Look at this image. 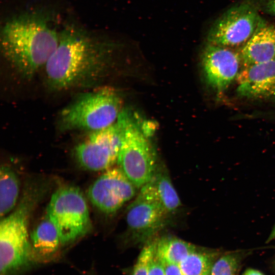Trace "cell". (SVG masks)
<instances>
[{"label":"cell","mask_w":275,"mask_h":275,"mask_svg":"<svg viewBox=\"0 0 275 275\" xmlns=\"http://www.w3.org/2000/svg\"><path fill=\"white\" fill-rule=\"evenodd\" d=\"M113 49L109 41L75 24L66 25L44 67L47 88L56 92L94 88L105 76Z\"/></svg>","instance_id":"cell-1"},{"label":"cell","mask_w":275,"mask_h":275,"mask_svg":"<svg viewBox=\"0 0 275 275\" xmlns=\"http://www.w3.org/2000/svg\"><path fill=\"white\" fill-rule=\"evenodd\" d=\"M50 16L41 9L29 10L9 18L1 30L2 54L24 79L44 68L58 46L60 32Z\"/></svg>","instance_id":"cell-2"},{"label":"cell","mask_w":275,"mask_h":275,"mask_svg":"<svg viewBox=\"0 0 275 275\" xmlns=\"http://www.w3.org/2000/svg\"><path fill=\"white\" fill-rule=\"evenodd\" d=\"M122 107V99L114 88H96L79 94L62 109L58 127L63 132L102 129L117 122Z\"/></svg>","instance_id":"cell-3"},{"label":"cell","mask_w":275,"mask_h":275,"mask_svg":"<svg viewBox=\"0 0 275 275\" xmlns=\"http://www.w3.org/2000/svg\"><path fill=\"white\" fill-rule=\"evenodd\" d=\"M117 122L121 130L118 167L137 188H141L152 180L158 165L150 141L152 130L126 110L122 111Z\"/></svg>","instance_id":"cell-4"},{"label":"cell","mask_w":275,"mask_h":275,"mask_svg":"<svg viewBox=\"0 0 275 275\" xmlns=\"http://www.w3.org/2000/svg\"><path fill=\"white\" fill-rule=\"evenodd\" d=\"M0 223V273L11 275L30 263L32 250L28 230L31 202L26 200Z\"/></svg>","instance_id":"cell-5"},{"label":"cell","mask_w":275,"mask_h":275,"mask_svg":"<svg viewBox=\"0 0 275 275\" xmlns=\"http://www.w3.org/2000/svg\"><path fill=\"white\" fill-rule=\"evenodd\" d=\"M47 215L58 230L62 244L77 240L91 227L86 201L80 190L75 187L57 190L50 199Z\"/></svg>","instance_id":"cell-6"},{"label":"cell","mask_w":275,"mask_h":275,"mask_svg":"<svg viewBox=\"0 0 275 275\" xmlns=\"http://www.w3.org/2000/svg\"><path fill=\"white\" fill-rule=\"evenodd\" d=\"M261 20L253 3L245 1L235 5L213 23L207 43L239 50L253 35Z\"/></svg>","instance_id":"cell-7"},{"label":"cell","mask_w":275,"mask_h":275,"mask_svg":"<svg viewBox=\"0 0 275 275\" xmlns=\"http://www.w3.org/2000/svg\"><path fill=\"white\" fill-rule=\"evenodd\" d=\"M126 212L128 230L138 241L150 239L161 229L169 214L151 181L141 188Z\"/></svg>","instance_id":"cell-8"},{"label":"cell","mask_w":275,"mask_h":275,"mask_svg":"<svg viewBox=\"0 0 275 275\" xmlns=\"http://www.w3.org/2000/svg\"><path fill=\"white\" fill-rule=\"evenodd\" d=\"M121 145V130L116 122L105 128L91 132L74 149L78 162L94 171H105L117 162Z\"/></svg>","instance_id":"cell-9"},{"label":"cell","mask_w":275,"mask_h":275,"mask_svg":"<svg viewBox=\"0 0 275 275\" xmlns=\"http://www.w3.org/2000/svg\"><path fill=\"white\" fill-rule=\"evenodd\" d=\"M201 57L207 83L216 95H223L241 70L239 50L207 43Z\"/></svg>","instance_id":"cell-10"},{"label":"cell","mask_w":275,"mask_h":275,"mask_svg":"<svg viewBox=\"0 0 275 275\" xmlns=\"http://www.w3.org/2000/svg\"><path fill=\"white\" fill-rule=\"evenodd\" d=\"M136 188L119 167H113L90 186L88 196L100 210L112 213L132 199Z\"/></svg>","instance_id":"cell-11"},{"label":"cell","mask_w":275,"mask_h":275,"mask_svg":"<svg viewBox=\"0 0 275 275\" xmlns=\"http://www.w3.org/2000/svg\"><path fill=\"white\" fill-rule=\"evenodd\" d=\"M236 81L240 98L275 101V60L242 68Z\"/></svg>","instance_id":"cell-12"},{"label":"cell","mask_w":275,"mask_h":275,"mask_svg":"<svg viewBox=\"0 0 275 275\" xmlns=\"http://www.w3.org/2000/svg\"><path fill=\"white\" fill-rule=\"evenodd\" d=\"M242 68L275 60V26L262 20L255 32L239 50Z\"/></svg>","instance_id":"cell-13"},{"label":"cell","mask_w":275,"mask_h":275,"mask_svg":"<svg viewBox=\"0 0 275 275\" xmlns=\"http://www.w3.org/2000/svg\"><path fill=\"white\" fill-rule=\"evenodd\" d=\"M60 243L58 230L47 215L31 235L32 252L40 258L49 257L57 252Z\"/></svg>","instance_id":"cell-14"},{"label":"cell","mask_w":275,"mask_h":275,"mask_svg":"<svg viewBox=\"0 0 275 275\" xmlns=\"http://www.w3.org/2000/svg\"><path fill=\"white\" fill-rule=\"evenodd\" d=\"M196 249L195 245L176 237L166 236L156 240V255L170 263L179 264Z\"/></svg>","instance_id":"cell-15"},{"label":"cell","mask_w":275,"mask_h":275,"mask_svg":"<svg viewBox=\"0 0 275 275\" xmlns=\"http://www.w3.org/2000/svg\"><path fill=\"white\" fill-rule=\"evenodd\" d=\"M152 182L159 198L167 212H175L181 206L179 196L167 170L157 165Z\"/></svg>","instance_id":"cell-16"},{"label":"cell","mask_w":275,"mask_h":275,"mask_svg":"<svg viewBox=\"0 0 275 275\" xmlns=\"http://www.w3.org/2000/svg\"><path fill=\"white\" fill-rule=\"evenodd\" d=\"M19 195V182L15 172L8 166L0 171V214L5 216L15 206Z\"/></svg>","instance_id":"cell-17"},{"label":"cell","mask_w":275,"mask_h":275,"mask_svg":"<svg viewBox=\"0 0 275 275\" xmlns=\"http://www.w3.org/2000/svg\"><path fill=\"white\" fill-rule=\"evenodd\" d=\"M179 265L183 275H210L212 264L208 254L197 249L187 255Z\"/></svg>","instance_id":"cell-18"},{"label":"cell","mask_w":275,"mask_h":275,"mask_svg":"<svg viewBox=\"0 0 275 275\" xmlns=\"http://www.w3.org/2000/svg\"><path fill=\"white\" fill-rule=\"evenodd\" d=\"M155 241H150L143 247L131 275H148L150 263L155 251Z\"/></svg>","instance_id":"cell-19"},{"label":"cell","mask_w":275,"mask_h":275,"mask_svg":"<svg viewBox=\"0 0 275 275\" xmlns=\"http://www.w3.org/2000/svg\"><path fill=\"white\" fill-rule=\"evenodd\" d=\"M238 266V260L235 255H226L212 265L210 275H236Z\"/></svg>","instance_id":"cell-20"},{"label":"cell","mask_w":275,"mask_h":275,"mask_svg":"<svg viewBox=\"0 0 275 275\" xmlns=\"http://www.w3.org/2000/svg\"><path fill=\"white\" fill-rule=\"evenodd\" d=\"M148 275H165L162 261L155 254L151 260Z\"/></svg>","instance_id":"cell-21"},{"label":"cell","mask_w":275,"mask_h":275,"mask_svg":"<svg viewBox=\"0 0 275 275\" xmlns=\"http://www.w3.org/2000/svg\"><path fill=\"white\" fill-rule=\"evenodd\" d=\"M161 261L163 265L165 275H183L179 264Z\"/></svg>","instance_id":"cell-22"},{"label":"cell","mask_w":275,"mask_h":275,"mask_svg":"<svg viewBox=\"0 0 275 275\" xmlns=\"http://www.w3.org/2000/svg\"><path fill=\"white\" fill-rule=\"evenodd\" d=\"M266 8L268 12L275 15V0H268Z\"/></svg>","instance_id":"cell-23"},{"label":"cell","mask_w":275,"mask_h":275,"mask_svg":"<svg viewBox=\"0 0 275 275\" xmlns=\"http://www.w3.org/2000/svg\"><path fill=\"white\" fill-rule=\"evenodd\" d=\"M243 275H263L261 272L254 269H247Z\"/></svg>","instance_id":"cell-24"},{"label":"cell","mask_w":275,"mask_h":275,"mask_svg":"<svg viewBox=\"0 0 275 275\" xmlns=\"http://www.w3.org/2000/svg\"><path fill=\"white\" fill-rule=\"evenodd\" d=\"M275 239V225L273 226L270 234L267 239L266 242H269L270 241Z\"/></svg>","instance_id":"cell-25"}]
</instances>
